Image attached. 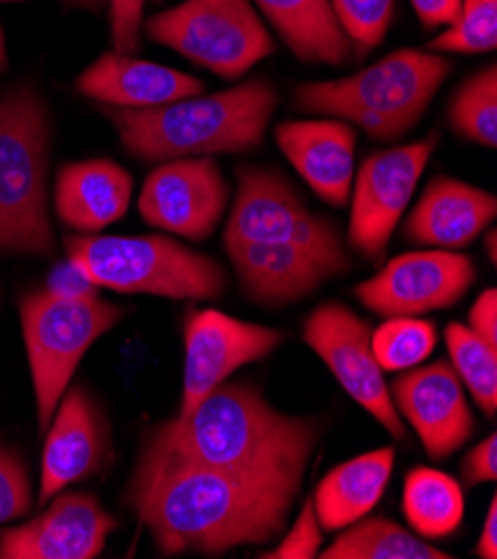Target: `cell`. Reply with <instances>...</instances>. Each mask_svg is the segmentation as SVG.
Wrapping results in <instances>:
<instances>
[{"instance_id": "8fae6325", "label": "cell", "mask_w": 497, "mask_h": 559, "mask_svg": "<svg viewBox=\"0 0 497 559\" xmlns=\"http://www.w3.org/2000/svg\"><path fill=\"white\" fill-rule=\"evenodd\" d=\"M239 192L224 243L295 241L310 248H344L333 221L308 210L295 188L277 173L241 165Z\"/></svg>"}, {"instance_id": "484cf974", "label": "cell", "mask_w": 497, "mask_h": 559, "mask_svg": "<svg viewBox=\"0 0 497 559\" xmlns=\"http://www.w3.org/2000/svg\"><path fill=\"white\" fill-rule=\"evenodd\" d=\"M323 559H449L453 555L404 531L386 518L359 520L333 544L319 550Z\"/></svg>"}, {"instance_id": "836d02e7", "label": "cell", "mask_w": 497, "mask_h": 559, "mask_svg": "<svg viewBox=\"0 0 497 559\" xmlns=\"http://www.w3.org/2000/svg\"><path fill=\"white\" fill-rule=\"evenodd\" d=\"M109 3V38L115 51L134 53L141 47L145 0H107Z\"/></svg>"}, {"instance_id": "4316f807", "label": "cell", "mask_w": 497, "mask_h": 559, "mask_svg": "<svg viewBox=\"0 0 497 559\" xmlns=\"http://www.w3.org/2000/svg\"><path fill=\"white\" fill-rule=\"evenodd\" d=\"M445 342L451 355V366L486 417L497 411V348L460 323L451 321L445 330Z\"/></svg>"}, {"instance_id": "8992f818", "label": "cell", "mask_w": 497, "mask_h": 559, "mask_svg": "<svg viewBox=\"0 0 497 559\" xmlns=\"http://www.w3.org/2000/svg\"><path fill=\"white\" fill-rule=\"evenodd\" d=\"M68 261L96 288L168 299H218L228 274L214 259L163 235H70Z\"/></svg>"}, {"instance_id": "5b68a950", "label": "cell", "mask_w": 497, "mask_h": 559, "mask_svg": "<svg viewBox=\"0 0 497 559\" xmlns=\"http://www.w3.org/2000/svg\"><path fill=\"white\" fill-rule=\"evenodd\" d=\"M453 63L437 51L400 49L375 66L338 81L301 83L295 103L310 115L342 119L377 141L413 130Z\"/></svg>"}, {"instance_id": "f546056e", "label": "cell", "mask_w": 497, "mask_h": 559, "mask_svg": "<svg viewBox=\"0 0 497 559\" xmlns=\"http://www.w3.org/2000/svg\"><path fill=\"white\" fill-rule=\"evenodd\" d=\"M497 45V0H460L455 21L428 43L437 53H486Z\"/></svg>"}, {"instance_id": "ffe728a7", "label": "cell", "mask_w": 497, "mask_h": 559, "mask_svg": "<svg viewBox=\"0 0 497 559\" xmlns=\"http://www.w3.org/2000/svg\"><path fill=\"white\" fill-rule=\"evenodd\" d=\"M76 92L100 105L141 109L199 96L205 92V83L175 68L113 49L81 72Z\"/></svg>"}, {"instance_id": "d6a6232c", "label": "cell", "mask_w": 497, "mask_h": 559, "mask_svg": "<svg viewBox=\"0 0 497 559\" xmlns=\"http://www.w3.org/2000/svg\"><path fill=\"white\" fill-rule=\"evenodd\" d=\"M323 544V528L317 520L312 497L306 501L297 522L286 533L282 544L277 548H270L261 552L263 559H312L319 555Z\"/></svg>"}, {"instance_id": "6da1fadb", "label": "cell", "mask_w": 497, "mask_h": 559, "mask_svg": "<svg viewBox=\"0 0 497 559\" xmlns=\"http://www.w3.org/2000/svg\"><path fill=\"white\" fill-rule=\"evenodd\" d=\"M297 488L141 453L123 492L158 555H224L284 531Z\"/></svg>"}, {"instance_id": "3957f363", "label": "cell", "mask_w": 497, "mask_h": 559, "mask_svg": "<svg viewBox=\"0 0 497 559\" xmlns=\"http://www.w3.org/2000/svg\"><path fill=\"white\" fill-rule=\"evenodd\" d=\"M274 107L277 92L268 81L255 79L156 107L100 105L98 111L113 123L126 152L145 163H163L255 150L263 143Z\"/></svg>"}, {"instance_id": "4fadbf2b", "label": "cell", "mask_w": 497, "mask_h": 559, "mask_svg": "<svg viewBox=\"0 0 497 559\" xmlns=\"http://www.w3.org/2000/svg\"><path fill=\"white\" fill-rule=\"evenodd\" d=\"M475 284L471 257L451 250L406 252L359 284L355 297L381 317H417L455 306Z\"/></svg>"}, {"instance_id": "277c9868", "label": "cell", "mask_w": 497, "mask_h": 559, "mask_svg": "<svg viewBox=\"0 0 497 559\" xmlns=\"http://www.w3.org/2000/svg\"><path fill=\"white\" fill-rule=\"evenodd\" d=\"M54 123L38 87L0 90V257H51L49 154Z\"/></svg>"}, {"instance_id": "d590c367", "label": "cell", "mask_w": 497, "mask_h": 559, "mask_svg": "<svg viewBox=\"0 0 497 559\" xmlns=\"http://www.w3.org/2000/svg\"><path fill=\"white\" fill-rule=\"evenodd\" d=\"M469 328L486 344L497 348V290L495 288L484 290L475 299L469 312Z\"/></svg>"}, {"instance_id": "ba28073f", "label": "cell", "mask_w": 497, "mask_h": 559, "mask_svg": "<svg viewBox=\"0 0 497 559\" xmlns=\"http://www.w3.org/2000/svg\"><path fill=\"white\" fill-rule=\"evenodd\" d=\"M145 36L221 79H241L274 51L250 0H184L143 21Z\"/></svg>"}, {"instance_id": "4dcf8cb0", "label": "cell", "mask_w": 497, "mask_h": 559, "mask_svg": "<svg viewBox=\"0 0 497 559\" xmlns=\"http://www.w3.org/2000/svg\"><path fill=\"white\" fill-rule=\"evenodd\" d=\"M353 51L366 53L381 45L395 16L398 0H330Z\"/></svg>"}, {"instance_id": "1f68e13d", "label": "cell", "mask_w": 497, "mask_h": 559, "mask_svg": "<svg viewBox=\"0 0 497 559\" xmlns=\"http://www.w3.org/2000/svg\"><path fill=\"white\" fill-rule=\"evenodd\" d=\"M34 504L25 460L8 445H0V524L25 518Z\"/></svg>"}, {"instance_id": "7c38bea8", "label": "cell", "mask_w": 497, "mask_h": 559, "mask_svg": "<svg viewBox=\"0 0 497 559\" xmlns=\"http://www.w3.org/2000/svg\"><path fill=\"white\" fill-rule=\"evenodd\" d=\"M186 370L179 415L192 413L239 368L265 359L286 334L218 310H190L184 325Z\"/></svg>"}, {"instance_id": "44dd1931", "label": "cell", "mask_w": 497, "mask_h": 559, "mask_svg": "<svg viewBox=\"0 0 497 559\" xmlns=\"http://www.w3.org/2000/svg\"><path fill=\"white\" fill-rule=\"evenodd\" d=\"M495 194L458 179H433L404 226V239L437 250L473 243L495 218Z\"/></svg>"}, {"instance_id": "7402d4cb", "label": "cell", "mask_w": 497, "mask_h": 559, "mask_svg": "<svg viewBox=\"0 0 497 559\" xmlns=\"http://www.w3.org/2000/svg\"><path fill=\"white\" fill-rule=\"evenodd\" d=\"M132 188V175L115 160H72L54 183V212L70 230L96 235L126 216Z\"/></svg>"}, {"instance_id": "e575fe53", "label": "cell", "mask_w": 497, "mask_h": 559, "mask_svg": "<svg viewBox=\"0 0 497 559\" xmlns=\"http://www.w3.org/2000/svg\"><path fill=\"white\" fill-rule=\"evenodd\" d=\"M462 481L466 486H477L497 479V437L488 435L462 462Z\"/></svg>"}, {"instance_id": "7a4b0ae2", "label": "cell", "mask_w": 497, "mask_h": 559, "mask_svg": "<svg viewBox=\"0 0 497 559\" xmlns=\"http://www.w3.org/2000/svg\"><path fill=\"white\" fill-rule=\"evenodd\" d=\"M319 424L272 408L250 383H221L188 415L147 430L141 453L301 488Z\"/></svg>"}, {"instance_id": "60d3db41", "label": "cell", "mask_w": 497, "mask_h": 559, "mask_svg": "<svg viewBox=\"0 0 497 559\" xmlns=\"http://www.w3.org/2000/svg\"><path fill=\"white\" fill-rule=\"evenodd\" d=\"M76 5H85V8H94V10H98L103 3H107V0H74Z\"/></svg>"}, {"instance_id": "2e32d148", "label": "cell", "mask_w": 497, "mask_h": 559, "mask_svg": "<svg viewBox=\"0 0 497 559\" xmlns=\"http://www.w3.org/2000/svg\"><path fill=\"white\" fill-rule=\"evenodd\" d=\"M47 504L38 518L0 531V559H94L119 528L94 495L59 492Z\"/></svg>"}, {"instance_id": "74e56055", "label": "cell", "mask_w": 497, "mask_h": 559, "mask_svg": "<svg viewBox=\"0 0 497 559\" xmlns=\"http://www.w3.org/2000/svg\"><path fill=\"white\" fill-rule=\"evenodd\" d=\"M475 555L482 559H495L497 557V497L490 499L488 515L484 520V528L480 533Z\"/></svg>"}, {"instance_id": "5bb4252c", "label": "cell", "mask_w": 497, "mask_h": 559, "mask_svg": "<svg viewBox=\"0 0 497 559\" xmlns=\"http://www.w3.org/2000/svg\"><path fill=\"white\" fill-rule=\"evenodd\" d=\"M228 186L210 156L163 160L145 179L139 212L150 226L184 239H208L226 212Z\"/></svg>"}, {"instance_id": "f35d334b", "label": "cell", "mask_w": 497, "mask_h": 559, "mask_svg": "<svg viewBox=\"0 0 497 559\" xmlns=\"http://www.w3.org/2000/svg\"><path fill=\"white\" fill-rule=\"evenodd\" d=\"M10 68V56H8V38H5V29L0 25V74L8 72Z\"/></svg>"}, {"instance_id": "cb8c5ba5", "label": "cell", "mask_w": 497, "mask_h": 559, "mask_svg": "<svg viewBox=\"0 0 497 559\" xmlns=\"http://www.w3.org/2000/svg\"><path fill=\"white\" fill-rule=\"evenodd\" d=\"M288 49L306 63L344 66L353 45L330 0H255Z\"/></svg>"}, {"instance_id": "52a82bcc", "label": "cell", "mask_w": 497, "mask_h": 559, "mask_svg": "<svg viewBox=\"0 0 497 559\" xmlns=\"http://www.w3.org/2000/svg\"><path fill=\"white\" fill-rule=\"evenodd\" d=\"M19 312L34 383L36 419L38 428L47 430L81 359L96 340L119 325L126 310L96 293L40 290L25 295Z\"/></svg>"}, {"instance_id": "83f0119b", "label": "cell", "mask_w": 497, "mask_h": 559, "mask_svg": "<svg viewBox=\"0 0 497 559\" xmlns=\"http://www.w3.org/2000/svg\"><path fill=\"white\" fill-rule=\"evenodd\" d=\"M449 121L453 130L482 147L497 145V68L490 63L464 81L451 105Z\"/></svg>"}, {"instance_id": "b9f144b4", "label": "cell", "mask_w": 497, "mask_h": 559, "mask_svg": "<svg viewBox=\"0 0 497 559\" xmlns=\"http://www.w3.org/2000/svg\"><path fill=\"white\" fill-rule=\"evenodd\" d=\"M3 3H19V0H3Z\"/></svg>"}, {"instance_id": "e0dca14e", "label": "cell", "mask_w": 497, "mask_h": 559, "mask_svg": "<svg viewBox=\"0 0 497 559\" xmlns=\"http://www.w3.org/2000/svg\"><path fill=\"white\" fill-rule=\"evenodd\" d=\"M47 430L38 504H47L68 486L96 475L107 464L113 449L109 421L96 397L83 385L66 390Z\"/></svg>"}, {"instance_id": "d4e9b609", "label": "cell", "mask_w": 497, "mask_h": 559, "mask_svg": "<svg viewBox=\"0 0 497 559\" xmlns=\"http://www.w3.org/2000/svg\"><path fill=\"white\" fill-rule=\"evenodd\" d=\"M402 509L415 535L430 542L445 539L462 526L464 490L455 477L419 466L406 473Z\"/></svg>"}, {"instance_id": "9a60e30c", "label": "cell", "mask_w": 497, "mask_h": 559, "mask_svg": "<svg viewBox=\"0 0 497 559\" xmlns=\"http://www.w3.org/2000/svg\"><path fill=\"white\" fill-rule=\"evenodd\" d=\"M241 290L252 301L280 308L315 293L323 282L351 270L346 248L326 250L295 241L226 243Z\"/></svg>"}, {"instance_id": "9c48e42d", "label": "cell", "mask_w": 497, "mask_h": 559, "mask_svg": "<svg viewBox=\"0 0 497 559\" xmlns=\"http://www.w3.org/2000/svg\"><path fill=\"white\" fill-rule=\"evenodd\" d=\"M437 134L370 154L353 179L348 239L366 259L379 261L426 170Z\"/></svg>"}, {"instance_id": "8d00e7d4", "label": "cell", "mask_w": 497, "mask_h": 559, "mask_svg": "<svg viewBox=\"0 0 497 559\" xmlns=\"http://www.w3.org/2000/svg\"><path fill=\"white\" fill-rule=\"evenodd\" d=\"M411 5L426 29L449 27L460 10V0H411Z\"/></svg>"}, {"instance_id": "ac0fdd59", "label": "cell", "mask_w": 497, "mask_h": 559, "mask_svg": "<svg viewBox=\"0 0 497 559\" xmlns=\"http://www.w3.org/2000/svg\"><path fill=\"white\" fill-rule=\"evenodd\" d=\"M391 400L433 460H447L473 437L475 419L462 381L445 359L409 368L393 381Z\"/></svg>"}, {"instance_id": "d6986e66", "label": "cell", "mask_w": 497, "mask_h": 559, "mask_svg": "<svg viewBox=\"0 0 497 559\" xmlns=\"http://www.w3.org/2000/svg\"><path fill=\"white\" fill-rule=\"evenodd\" d=\"M274 141L319 199L338 207L351 199L357 145L351 123L342 119L288 121L274 130Z\"/></svg>"}, {"instance_id": "ab89813d", "label": "cell", "mask_w": 497, "mask_h": 559, "mask_svg": "<svg viewBox=\"0 0 497 559\" xmlns=\"http://www.w3.org/2000/svg\"><path fill=\"white\" fill-rule=\"evenodd\" d=\"M495 239H497V235H495V230H490L488 235H486V250H488V257H490V261H495Z\"/></svg>"}, {"instance_id": "603a6c76", "label": "cell", "mask_w": 497, "mask_h": 559, "mask_svg": "<svg viewBox=\"0 0 497 559\" xmlns=\"http://www.w3.org/2000/svg\"><path fill=\"white\" fill-rule=\"evenodd\" d=\"M395 449L364 453L330 471L312 495V507L323 531H342L366 518L389 486Z\"/></svg>"}, {"instance_id": "f1b7e54d", "label": "cell", "mask_w": 497, "mask_h": 559, "mask_svg": "<svg viewBox=\"0 0 497 559\" xmlns=\"http://www.w3.org/2000/svg\"><path fill=\"white\" fill-rule=\"evenodd\" d=\"M375 359L383 372H398L419 366L437 344L433 321L417 317H389L372 334Z\"/></svg>"}, {"instance_id": "30bf717a", "label": "cell", "mask_w": 497, "mask_h": 559, "mask_svg": "<svg viewBox=\"0 0 497 559\" xmlns=\"http://www.w3.org/2000/svg\"><path fill=\"white\" fill-rule=\"evenodd\" d=\"M370 334V325L338 301L319 306L304 321V342L335 374L346 395L395 439H404L406 428L375 359Z\"/></svg>"}]
</instances>
